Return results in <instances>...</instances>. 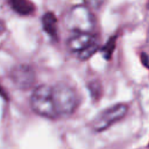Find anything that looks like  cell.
I'll list each match as a JSON object with an SVG mask.
<instances>
[{
  "instance_id": "7",
  "label": "cell",
  "mask_w": 149,
  "mask_h": 149,
  "mask_svg": "<svg viewBox=\"0 0 149 149\" xmlns=\"http://www.w3.org/2000/svg\"><path fill=\"white\" fill-rule=\"evenodd\" d=\"M42 26L44 31L54 40L58 38V24H57V19L54 13L47 12L42 16Z\"/></svg>"
},
{
  "instance_id": "8",
  "label": "cell",
  "mask_w": 149,
  "mask_h": 149,
  "mask_svg": "<svg viewBox=\"0 0 149 149\" xmlns=\"http://www.w3.org/2000/svg\"><path fill=\"white\" fill-rule=\"evenodd\" d=\"M9 7L19 15H30L35 12V6L30 0H7Z\"/></svg>"
},
{
  "instance_id": "5",
  "label": "cell",
  "mask_w": 149,
  "mask_h": 149,
  "mask_svg": "<svg viewBox=\"0 0 149 149\" xmlns=\"http://www.w3.org/2000/svg\"><path fill=\"white\" fill-rule=\"evenodd\" d=\"M9 78L13 84L20 90H28L33 87L36 76L31 66L27 64H19L14 66L9 72Z\"/></svg>"
},
{
  "instance_id": "2",
  "label": "cell",
  "mask_w": 149,
  "mask_h": 149,
  "mask_svg": "<svg viewBox=\"0 0 149 149\" xmlns=\"http://www.w3.org/2000/svg\"><path fill=\"white\" fill-rule=\"evenodd\" d=\"M65 27L74 34H93L95 29V19L92 10L86 5H74L69 9L65 16Z\"/></svg>"
},
{
  "instance_id": "12",
  "label": "cell",
  "mask_w": 149,
  "mask_h": 149,
  "mask_svg": "<svg viewBox=\"0 0 149 149\" xmlns=\"http://www.w3.org/2000/svg\"><path fill=\"white\" fill-rule=\"evenodd\" d=\"M5 30H6V24H5V22H3V21H1V20H0V34H2Z\"/></svg>"
},
{
  "instance_id": "1",
  "label": "cell",
  "mask_w": 149,
  "mask_h": 149,
  "mask_svg": "<svg viewBox=\"0 0 149 149\" xmlns=\"http://www.w3.org/2000/svg\"><path fill=\"white\" fill-rule=\"evenodd\" d=\"M52 100L57 115L68 116L79 106V95L73 86L68 83H57L51 87Z\"/></svg>"
},
{
  "instance_id": "9",
  "label": "cell",
  "mask_w": 149,
  "mask_h": 149,
  "mask_svg": "<svg viewBox=\"0 0 149 149\" xmlns=\"http://www.w3.org/2000/svg\"><path fill=\"white\" fill-rule=\"evenodd\" d=\"M114 44H115L114 38H111V40L107 42V44L104 47L102 52H104V55H105L106 58H109V57H111V55H112V52H113V50H114Z\"/></svg>"
},
{
  "instance_id": "4",
  "label": "cell",
  "mask_w": 149,
  "mask_h": 149,
  "mask_svg": "<svg viewBox=\"0 0 149 149\" xmlns=\"http://www.w3.org/2000/svg\"><path fill=\"white\" fill-rule=\"evenodd\" d=\"M128 111V106L126 104H116L107 109L102 111L100 114H98L91 122V127L95 132H102L111 127L116 121L121 120Z\"/></svg>"
},
{
  "instance_id": "10",
  "label": "cell",
  "mask_w": 149,
  "mask_h": 149,
  "mask_svg": "<svg viewBox=\"0 0 149 149\" xmlns=\"http://www.w3.org/2000/svg\"><path fill=\"white\" fill-rule=\"evenodd\" d=\"M88 87H90V91H91V94L94 99H99V91H101V87L99 85L98 81H92L88 84Z\"/></svg>"
},
{
  "instance_id": "11",
  "label": "cell",
  "mask_w": 149,
  "mask_h": 149,
  "mask_svg": "<svg viewBox=\"0 0 149 149\" xmlns=\"http://www.w3.org/2000/svg\"><path fill=\"white\" fill-rule=\"evenodd\" d=\"M85 5L90 8V9H99L102 7L105 0H84Z\"/></svg>"
},
{
  "instance_id": "3",
  "label": "cell",
  "mask_w": 149,
  "mask_h": 149,
  "mask_svg": "<svg viewBox=\"0 0 149 149\" xmlns=\"http://www.w3.org/2000/svg\"><path fill=\"white\" fill-rule=\"evenodd\" d=\"M30 105L34 112L41 116L50 119L58 116L52 100L51 87L48 85H40L34 90L30 98Z\"/></svg>"
},
{
  "instance_id": "6",
  "label": "cell",
  "mask_w": 149,
  "mask_h": 149,
  "mask_svg": "<svg viewBox=\"0 0 149 149\" xmlns=\"http://www.w3.org/2000/svg\"><path fill=\"white\" fill-rule=\"evenodd\" d=\"M98 43V37L94 34H88V33H78L71 36L68 42L66 47L70 51L72 52H83L87 48L94 45Z\"/></svg>"
}]
</instances>
